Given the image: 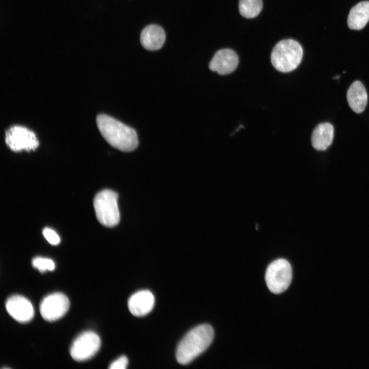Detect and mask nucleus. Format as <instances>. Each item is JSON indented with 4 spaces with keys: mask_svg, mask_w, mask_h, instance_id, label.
<instances>
[{
    "mask_svg": "<svg viewBox=\"0 0 369 369\" xmlns=\"http://www.w3.org/2000/svg\"><path fill=\"white\" fill-rule=\"evenodd\" d=\"M96 121L102 136L113 147L125 152L137 147V135L132 128L104 114L97 115Z\"/></svg>",
    "mask_w": 369,
    "mask_h": 369,
    "instance_id": "f257e3e1",
    "label": "nucleus"
},
{
    "mask_svg": "<svg viewBox=\"0 0 369 369\" xmlns=\"http://www.w3.org/2000/svg\"><path fill=\"white\" fill-rule=\"evenodd\" d=\"M292 278L291 266L284 259H278L270 264L265 275L267 286L274 294H280L285 291L289 286Z\"/></svg>",
    "mask_w": 369,
    "mask_h": 369,
    "instance_id": "39448f33",
    "label": "nucleus"
},
{
    "mask_svg": "<svg viewBox=\"0 0 369 369\" xmlns=\"http://www.w3.org/2000/svg\"><path fill=\"white\" fill-rule=\"evenodd\" d=\"M155 298L149 290H141L133 294L129 298L128 308L135 316H142L148 314L153 308Z\"/></svg>",
    "mask_w": 369,
    "mask_h": 369,
    "instance_id": "9b49d317",
    "label": "nucleus"
},
{
    "mask_svg": "<svg viewBox=\"0 0 369 369\" xmlns=\"http://www.w3.org/2000/svg\"><path fill=\"white\" fill-rule=\"evenodd\" d=\"M368 21V1L360 2L351 9L347 19L348 27L351 29L360 30Z\"/></svg>",
    "mask_w": 369,
    "mask_h": 369,
    "instance_id": "2eb2a0df",
    "label": "nucleus"
},
{
    "mask_svg": "<svg viewBox=\"0 0 369 369\" xmlns=\"http://www.w3.org/2000/svg\"><path fill=\"white\" fill-rule=\"evenodd\" d=\"M303 56L301 45L296 40L286 39L280 41L274 47L271 55L273 67L281 72H289L300 64Z\"/></svg>",
    "mask_w": 369,
    "mask_h": 369,
    "instance_id": "7ed1b4c3",
    "label": "nucleus"
},
{
    "mask_svg": "<svg viewBox=\"0 0 369 369\" xmlns=\"http://www.w3.org/2000/svg\"><path fill=\"white\" fill-rule=\"evenodd\" d=\"M43 234L44 237L50 244L57 245L60 242L59 236L53 230L46 228L43 230Z\"/></svg>",
    "mask_w": 369,
    "mask_h": 369,
    "instance_id": "a211bd4d",
    "label": "nucleus"
},
{
    "mask_svg": "<svg viewBox=\"0 0 369 369\" xmlns=\"http://www.w3.org/2000/svg\"><path fill=\"white\" fill-rule=\"evenodd\" d=\"M347 100L350 108L357 113L364 111L367 102V94L360 81H354L347 92Z\"/></svg>",
    "mask_w": 369,
    "mask_h": 369,
    "instance_id": "ddd939ff",
    "label": "nucleus"
},
{
    "mask_svg": "<svg viewBox=\"0 0 369 369\" xmlns=\"http://www.w3.org/2000/svg\"><path fill=\"white\" fill-rule=\"evenodd\" d=\"M6 309L9 315L19 322H27L34 316V309L29 300L20 295H14L6 301Z\"/></svg>",
    "mask_w": 369,
    "mask_h": 369,
    "instance_id": "1a4fd4ad",
    "label": "nucleus"
},
{
    "mask_svg": "<svg viewBox=\"0 0 369 369\" xmlns=\"http://www.w3.org/2000/svg\"><path fill=\"white\" fill-rule=\"evenodd\" d=\"M100 346L98 335L92 331H86L79 334L70 347V355L77 361L88 360L93 357Z\"/></svg>",
    "mask_w": 369,
    "mask_h": 369,
    "instance_id": "0eeeda50",
    "label": "nucleus"
},
{
    "mask_svg": "<svg viewBox=\"0 0 369 369\" xmlns=\"http://www.w3.org/2000/svg\"><path fill=\"white\" fill-rule=\"evenodd\" d=\"M166 40V34L162 27L156 25H150L141 32L140 40L142 47L148 50L160 49Z\"/></svg>",
    "mask_w": 369,
    "mask_h": 369,
    "instance_id": "f8f14e48",
    "label": "nucleus"
},
{
    "mask_svg": "<svg viewBox=\"0 0 369 369\" xmlns=\"http://www.w3.org/2000/svg\"><path fill=\"white\" fill-rule=\"evenodd\" d=\"M69 308L67 297L61 293H54L42 301L39 311L43 318L48 321L57 320L63 316Z\"/></svg>",
    "mask_w": 369,
    "mask_h": 369,
    "instance_id": "6e6552de",
    "label": "nucleus"
},
{
    "mask_svg": "<svg viewBox=\"0 0 369 369\" xmlns=\"http://www.w3.org/2000/svg\"><path fill=\"white\" fill-rule=\"evenodd\" d=\"M32 265L40 272H45L46 270L52 271L55 268V264L52 260L41 257L34 258L32 260Z\"/></svg>",
    "mask_w": 369,
    "mask_h": 369,
    "instance_id": "f3484780",
    "label": "nucleus"
},
{
    "mask_svg": "<svg viewBox=\"0 0 369 369\" xmlns=\"http://www.w3.org/2000/svg\"><path fill=\"white\" fill-rule=\"evenodd\" d=\"M128 364L126 356H122L113 361L109 366L110 369H125Z\"/></svg>",
    "mask_w": 369,
    "mask_h": 369,
    "instance_id": "6ab92c4d",
    "label": "nucleus"
},
{
    "mask_svg": "<svg viewBox=\"0 0 369 369\" xmlns=\"http://www.w3.org/2000/svg\"><path fill=\"white\" fill-rule=\"evenodd\" d=\"M262 9V0H239V12L244 17L254 18L259 14Z\"/></svg>",
    "mask_w": 369,
    "mask_h": 369,
    "instance_id": "dca6fc26",
    "label": "nucleus"
},
{
    "mask_svg": "<svg viewBox=\"0 0 369 369\" xmlns=\"http://www.w3.org/2000/svg\"><path fill=\"white\" fill-rule=\"evenodd\" d=\"M214 333L209 324L199 325L190 331L180 341L176 357L181 364H187L202 353L211 344Z\"/></svg>",
    "mask_w": 369,
    "mask_h": 369,
    "instance_id": "f03ea898",
    "label": "nucleus"
},
{
    "mask_svg": "<svg viewBox=\"0 0 369 369\" xmlns=\"http://www.w3.org/2000/svg\"><path fill=\"white\" fill-rule=\"evenodd\" d=\"M238 57L236 52L230 49H223L215 53L209 64L211 71L220 75L233 72L238 65Z\"/></svg>",
    "mask_w": 369,
    "mask_h": 369,
    "instance_id": "9d476101",
    "label": "nucleus"
},
{
    "mask_svg": "<svg viewBox=\"0 0 369 369\" xmlns=\"http://www.w3.org/2000/svg\"><path fill=\"white\" fill-rule=\"evenodd\" d=\"M5 142L7 146L15 152L34 150L39 145L34 133L20 126H12L6 131Z\"/></svg>",
    "mask_w": 369,
    "mask_h": 369,
    "instance_id": "423d86ee",
    "label": "nucleus"
},
{
    "mask_svg": "<svg viewBox=\"0 0 369 369\" xmlns=\"http://www.w3.org/2000/svg\"><path fill=\"white\" fill-rule=\"evenodd\" d=\"M334 127L329 122L319 124L313 130L311 142L313 148L318 151L325 150L332 143Z\"/></svg>",
    "mask_w": 369,
    "mask_h": 369,
    "instance_id": "4468645a",
    "label": "nucleus"
},
{
    "mask_svg": "<svg viewBox=\"0 0 369 369\" xmlns=\"http://www.w3.org/2000/svg\"><path fill=\"white\" fill-rule=\"evenodd\" d=\"M118 194L111 190L98 192L94 199V208L99 222L107 227L117 225L120 220L118 207Z\"/></svg>",
    "mask_w": 369,
    "mask_h": 369,
    "instance_id": "20e7f679",
    "label": "nucleus"
}]
</instances>
